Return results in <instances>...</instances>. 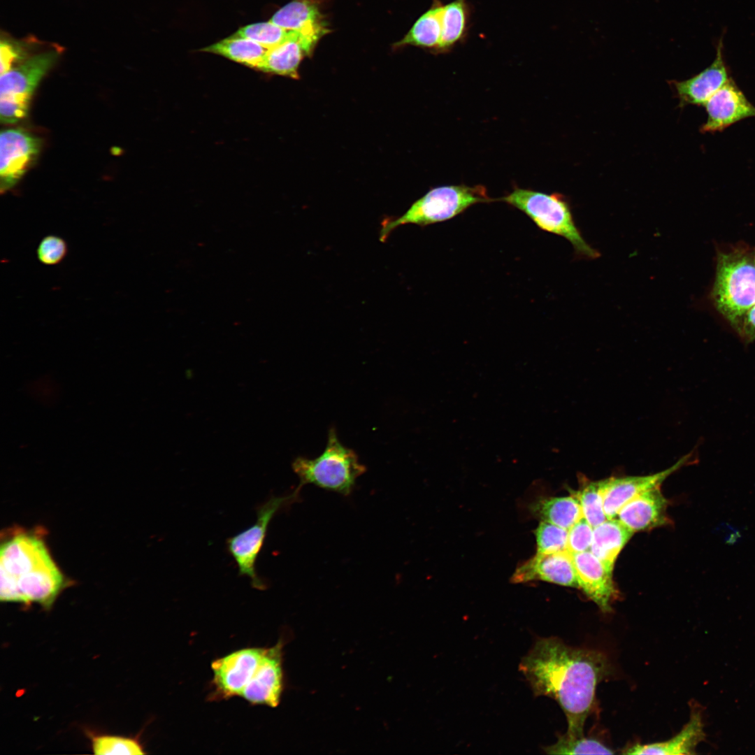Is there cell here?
<instances>
[{
  "label": "cell",
  "instance_id": "1",
  "mask_svg": "<svg viewBox=\"0 0 755 755\" xmlns=\"http://www.w3.org/2000/svg\"><path fill=\"white\" fill-rule=\"evenodd\" d=\"M535 696L555 700L568 723L566 734L584 735L598 684L611 673L607 656L596 650L573 647L556 637L538 638L519 663Z\"/></svg>",
  "mask_w": 755,
  "mask_h": 755
},
{
  "label": "cell",
  "instance_id": "2",
  "mask_svg": "<svg viewBox=\"0 0 755 755\" xmlns=\"http://www.w3.org/2000/svg\"><path fill=\"white\" fill-rule=\"evenodd\" d=\"M0 566L2 601L36 603L49 609L65 585L45 542L34 534L17 533L3 542Z\"/></svg>",
  "mask_w": 755,
  "mask_h": 755
},
{
  "label": "cell",
  "instance_id": "3",
  "mask_svg": "<svg viewBox=\"0 0 755 755\" xmlns=\"http://www.w3.org/2000/svg\"><path fill=\"white\" fill-rule=\"evenodd\" d=\"M501 200L525 213L540 229L568 240L577 259L592 260L601 256L583 238L563 194L515 188Z\"/></svg>",
  "mask_w": 755,
  "mask_h": 755
},
{
  "label": "cell",
  "instance_id": "4",
  "mask_svg": "<svg viewBox=\"0 0 755 755\" xmlns=\"http://www.w3.org/2000/svg\"><path fill=\"white\" fill-rule=\"evenodd\" d=\"M292 467L300 481L296 489L312 484L344 496L351 494L357 479L366 470L357 454L340 443L334 428L329 431L326 447L319 456H298Z\"/></svg>",
  "mask_w": 755,
  "mask_h": 755
},
{
  "label": "cell",
  "instance_id": "5",
  "mask_svg": "<svg viewBox=\"0 0 755 755\" xmlns=\"http://www.w3.org/2000/svg\"><path fill=\"white\" fill-rule=\"evenodd\" d=\"M494 201L482 185H447L435 187L417 200L402 216L382 222L380 240L384 242L396 227L414 224L425 226L449 220L471 206Z\"/></svg>",
  "mask_w": 755,
  "mask_h": 755
},
{
  "label": "cell",
  "instance_id": "6",
  "mask_svg": "<svg viewBox=\"0 0 755 755\" xmlns=\"http://www.w3.org/2000/svg\"><path fill=\"white\" fill-rule=\"evenodd\" d=\"M713 299L717 310L734 326L755 303V260L744 249L719 252Z\"/></svg>",
  "mask_w": 755,
  "mask_h": 755
},
{
  "label": "cell",
  "instance_id": "7",
  "mask_svg": "<svg viewBox=\"0 0 755 755\" xmlns=\"http://www.w3.org/2000/svg\"><path fill=\"white\" fill-rule=\"evenodd\" d=\"M60 53L57 48L38 53L1 75L0 117L2 123H15L26 117L34 92L54 66Z\"/></svg>",
  "mask_w": 755,
  "mask_h": 755
},
{
  "label": "cell",
  "instance_id": "8",
  "mask_svg": "<svg viewBox=\"0 0 755 755\" xmlns=\"http://www.w3.org/2000/svg\"><path fill=\"white\" fill-rule=\"evenodd\" d=\"M299 491L284 496H273L257 509V521L248 528L229 538L226 548L233 558L238 575L250 578L252 586L264 589L266 584L256 571V561L263 547L268 525L275 515L298 498Z\"/></svg>",
  "mask_w": 755,
  "mask_h": 755
},
{
  "label": "cell",
  "instance_id": "9",
  "mask_svg": "<svg viewBox=\"0 0 755 755\" xmlns=\"http://www.w3.org/2000/svg\"><path fill=\"white\" fill-rule=\"evenodd\" d=\"M265 649L243 648L213 661L210 699L218 700L240 696L252 677Z\"/></svg>",
  "mask_w": 755,
  "mask_h": 755
},
{
  "label": "cell",
  "instance_id": "10",
  "mask_svg": "<svg viewBox=\"0 0 755 755\" xmlns=\"http://www.w3.org/2000/svg\"><path fill=\"white\" fill-rule=\"evenodd\" d=\"M41 141L22 129L2 130L0 135V191L11 190L36 159Z\"/></svg>",
  "mask_w": 755,
  "mask_h": 755
},
{
  "label": "cell",
  "instance_id": "11",
  "mask_svg": "<svg viewBox=\"0 0 755 755\" xmlns=\"http://www.w3.org/2000/svg\"><path fill=\"white\" fill-rule=\"evenodd\" d=\"M283 646L280 640L266 648L261 661L240 696L252 705L277 707L284 688Z\"/></svg>",
  "mask_w": 755,
  "mask_h": 755
},
{
  "label": "cell",
  "instance_id": "12",
  "mask_svg": "<svg viewBox=\"0 0 755 755\" xmlns=\"http://www.w3.org/2000/svg\"><path fill=\"white\" fill-rule=\"evenodd\" d=\"M703 106L707 115L706 122L700 128L703 134L721 132L738 122L755 117V106L731 78Z\"/></svg>",
  "mask_w": 755,
  "mask_h": 755
},
{
  "label": "cell",
  "instance_id": "13",
  "mask_svg": "<svg viewBox=\"0 0 755 755\" xmlns=\"http://www.w3.org/2000/svg\"><path fill=\"white\" fill-rule=\"evenodd\" d=\"M693 452L682 457L674 465L652 475L612 477L607 478L604 496V510L607 519L616 518L620 509L638 495L656 487L678 469L689 463Z\"/></svg>",
  "mask_w": 755,
  "mask_h": 755
},
{
  "label": "cell",
  "instance_id": "14",
  "mask_svg": "<svg viewBox=\"0 0 755 755\" xmlns=\"http://www.w3.org/2000/svg\"><path fill=\"white\" fill-rule=\"evenodd\" d=\"M724 56L723 38L718 41L716 57L706 69L685 80H670L679 100L678 107L703 106L730 78Z\"/></svg>",
  "mask_w": 755,
  "mask_h": 755
},
{
  "label": "cell",
  "instance_id": "15",
  "mask_svg": "<svg viewBox=\"0 0 755 755\" xmlns=\"http://www.w3.org/2000/svg\"><path fill=\"white\" fill-rule=\"evenodd\" d=\"M579 588L604 613L612 610L618 591L612 572L591 552L571 554Z\"/></svg>",
  "mask_w": 755,
  "mask_h": 755
},
{
  "label": "cell",
  "instance_id": "16",
  "mask_svg": "<svg viewBox=\"0 0 755 755\" xmlns=\"http://www.w3.org/2000/svg\"><path fill=\"white\" fill-rule=\"evenodd\" d=\"M542 580L565 587L579 588L572 554L568 551L536 553L519 566L511 577L515 583Z\"/></svg>",
  "mask_w": 755,
  "mask_h": 755
},
{
  "label": "cell",
  "instance_id": "17",
  "mask_svg": "<svg viewBox=\"0 0 755 755\" xmlns=\"http://www.w3.org/2000/svg\"><path fill=\"white\" fill-rule=\"evenodd\" d=\"M669 503L661 486L656 487L629 501L616 518L633 533L650 530L670 523L666 513Z\"/></svg>",
  "mask_w": 755,
  "mask_h": 755
},
{
  "label": "cell",
  "instance_id": "18",
  "mask_svg": "<svg viewBox=\"0 0 755 755\" xmlns=\"http://www.w3.org/2000/svg\"><path fill=\"white\" fill-rule=\"evenodd\" d=\"M322 37L318 34L298 32L292 38L267 50L257 69L267 73L298 78L301 62L305 56L311 55Z\"/></svg>",
  "mask_w": 755,
  "mask_h": 755
},
{
  "label": "cell",
  "instance_id": "19",
  "mask_svg": "<svg viewBox=\"0 0 755 755\" xmlns=\"http://www.w3.org/2000/svg\"><path fill=\"white\" fill-rule=\"evenodd\" d=\"M703 712L698 705H691L690 718L682 730L672 738L659 742L636 743L627 747L624 754L690 755L695 754L697 745L704 741Z\"/></svg>",
  "mask_w": 755,
  "mask_h": 755
},
{
  "label": "cell",
  "instance_id": "20",
  "mask_svg": "<svg viewBox=\"0 0 755 755\" xmlns=\"http://www.w3.org/2000/svg\"><path fill=\"white\" fill-rule=\"evenodd\" d=\"M270 21L289 31L322 36L329 31L313 0H293L277 10Z\"/></svg>",
  "mask_w": 755,
  "mask_h": 755
},
{
  "label": "cell",
  "instance_id": "21",
  "mask_svg": "<svg viewBox=\"0 0 755 755\" xmlns=\"http://www.w3.org/2000/svg\"><path fill=\"white\" fill-rule=\"evenodd\" d=\"M633 535L618 519H607L594 528L590 551L612 572L619 554Z\"/></svg>",
  "mask_w": 755,
  "mask_h": 755
},
{
  "label": "cell",
  "instance_id": "22",
  "mask_svg": "<svg viewBox=\"0 0 755 755\" xmlns=\"http://www.w3.org/2000/svg\"><path fill=\"white\" fill-rule=\"evenodd\" d=\"M443 7L441 1L434 0L430 8L417 20L407 34L396 43L397 46L414 45L439 53Z\"/></svg>",
  "mask_w": 755,
  "mask_h": 755
},
{
  "label": "cell",
  "instance_id": "23",
  "mask_svg": "<svg viewBox=\"0 0 755 755\" xmlns=\"http://www.w3.org/2000/svg\"><path fill=\"white\" fill-rule=\"evenodd\" d=\"M530 510L542 521L567 530L583 517L579 501L572 494L540 498L531 505Z\"/></svg>",
  "mask_w": 755,
  "mask_h": 755
},
{
  "label": "cell",
  "instance_id": "24",
  "mask_svg": "<svg viewBox=\"0 0 755 755\" xmlns=\"http://www.w3.org/2000/svg\"><path fill=\"white\" fill-rule=\"evenodd\" d=\"M470 6L466 0H454L444 5L441 15L442 36L439 53L450 51L468 34Z\"/></svg>",
  "mask_w": 755,
  "mask_h": 755
},
{
  "label": "cell",
  "instance_id": "25",
  "mask_svg": "<svg viewBox=\"0 0 755 755\" xmlns=\"http://www.w3.org/2000/svg\"><path fill=\"white\" fill-rule=\"evenodd\" d=\"M266 50L267 49L256 42L234 34L201 49L203 52L219 55L256 69Z\"/></svg>",
  "mask_w": 755,
  "mask_h": 755
},
{
  "label": "cell",
  "instance_id": "26",
  "mask_svg": "<svg viewBox=\"0 0 755 755\" xmlns=\"http://www.w3.org/2000/svg\"><path fill=\"white\" fill-rule=\"evenodd\" d=\"M607 478L597 481H585L573 495L579 501L583 517L596 527L607 520L604 510V496Z\"/></svg>",
  "mask_w": 755,
  "mask_h": 755
},
{
  "label": "cell",
  "instance_id": "27",
  "mask_svg": "<svg viewBox=\"0 0 755 755\" xmlns=\"http://www.w3.org/2000/svg\"><path fill=\"white\" fill-rule=\"evenodd\" d=\"M548 754H613L614 751L594 738L560 735L557 742L544 748Z\"/></svg>",
  "mask_w": 755,
  "mask_h": 755
},
{
  "label": "cell",
  "instance_id": "28",
  "mask_svg": "<svg viewBox=\"0 0 755 755\" xmlns=\"http://www.w3.org/2000/svg\"><path fill=\"white\" fill-rule=\"evenodd\" d=\"M298 32L286 30L268 21L244 26L234 35L250 39L268 50L292 38Z\"/></svg>",
  "mask_w": 755,
  "mask_h": 755
},
{
  "label": "cell",
  "instance_id": "29",
  "mask_svg": "<svg viewBox=\"0 0 755 755\" xmlns=\"http://www.w3.org/2000/svg\"><path fill=\"white\" fill-rule=\"evenodd\" d=\"M92 749L96 755L144 754L141 743L136 739L115 735H99L92 738Z\"/></svg>",
  "mask_w": 755,
  "mask_h": 755
},
{
  "label": "cell",
  "instance_id": "30",
  "mask_svg": "<svg viewBox=\"0 0 755 755\" xmlns=\"http://www.w3.org/2000/svg\"><path fill=\"white\" fill-rule=\"evenodd\" d=\"M568 530L541 521L535 531L538 554H551L568 551Z\"/></svg>",
  "mask_w": 755,
  "mask_h": 755
},
{
  "label": "cell",
  "instance_id": "31",
  "mask_svg": "<svg viewBox=\"0 0 755 755\" xmlns=\"http://www.w3.org/2000/svg\"><path fill=\"white\" fill-rule=\"evenodd\" d=\"M68 251V244L62 237L49 234L41 240L36 249V256L42 264L55 266L65 259Z\"/></svg>",
  "mask_w": 755,
  "mask_h": 755
},
{
  "label": "cell",
  "instance_id": "32",
  "mask_svg": "<svg viewBox=\"0 0 755 755\" xmlns=\"http://www.w3.org/2000/svg\"><path fill=\"white\" fill-rule=\"evenodd\" d=\"M593 532L594 527L582 517L568 529V551L570 554L590 551Z\"/></svg>",
  "mask_w": 755,
  "mask_h": 755
},
{
  "label": "cell",
  "instance_id": "33",
  "mask_svg": "<svg viewBox=\"0 0 755 755\" xmlns=\"http://www.w3.org/2000/svg\"><path fill=\"white\" fill-rule=\"evenodd\" d=\"M25 45L11 39L3 38L1 40V75L10 71L27 59Z\"/></svg>",
  "mask_w": 755,
  "mask_h": 755
},
{
  "label": "cell",
  "instance_id": "34",
  "mask_svg": "<svg viewBox=\"0 0 755 755\" xmlns=\"http://www.w3.org/2000/svg\"><path fill=\"white\" fill-rule=\"evenodd\" d=\"M733 327L745 341L751 342L755 340V303L746 311Z\"/></svg>",
  "mask_w": 755,
  "mask_h": 755
},
{
  "label": "cell",
  "instance_id": "35",
  "mask_svg": "<svg viewBox=\"0 0 755 755\" xmlns=\"http://www.w3.org/2000/svg\"><path fill=\"white\" fill-rule=\"evenodd\" d=\"M754 260H755V252H754Z\"/></svg>",
  "mask_w": 755,
  "mask_h": 755
}]
</instances>
